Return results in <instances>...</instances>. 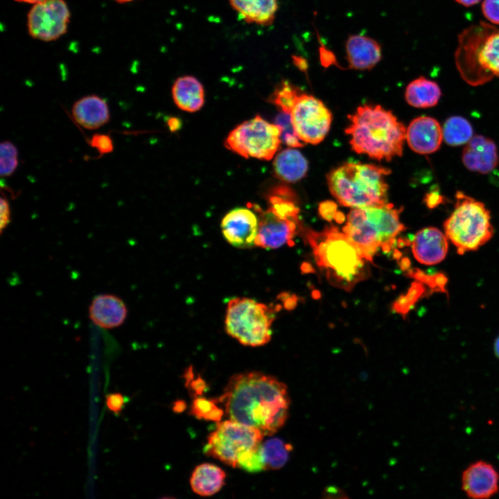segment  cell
<instances>
[{
    "mask_svg": "<svg viewBox=\"0 0 499 499\" xmlns=\"http://www.w3.org/2000/svg\"><path fill=\"white\" fill-rule=\"evenodd\" d=\"M218 401L229 419L256 429L264 436L277 432L288 417L286 385L261 372L234 375Z\"/></svg>",
    "mask_w": 499,
    "mask_h": 499,
    "instance_id": "cell-1",
    "label": "cell"
},
{
    "mask_svg": "<svg viewBox=\"0 0 499 499\" xmlns=\"http://www.w3.org/2000/svg\"><path fill=\"white\" fill-rule=\"evenodd\" d=\"M317 266L333 286L350 291L368 274L366 260L358 247L335 226L321 231L302 228Z\"/></svg>",
    "mask_w": 499,
    "mask_h": 499,
    "instance_id": "cell-2",
    "label": "cell"
},
{
    "mask_svg": "<svg viewBox=\"0 0 499 499\" xmlns=\"http://www.w3.org/2000/svg\"><path fill=\"white\" fill-rule=\"evenodd\" d=\"M349 119L345 132L351 137L355 152L379 161L402 155L407 129L391 111L380 105H365Z\"/></svg>",
    "mask_w": 499,
    "mask_h": 499,
    "instance_id": "cell-3",
    "label": "cell"
},
{
    "mask_svg": "<svg viewBox=\"0 0 499 499\" xmlns=\"http://www.w3.org/2000/svg\"><path fill=\"white\" fill-rule=\"evenodd\" d=\"M401 210L388 202L380 206L353 208L347 215L342 231L362 256L372 261L380 247L385 252L391 251L396 236L405 230L400 220Z\"/></svg>",
    "mask_w": 499,
    "mask_h": 499,
    "instance_id": "cell-4",
    "label": "cell"
},
{
    "mask_svg": "<svg viewBox=\"0 0 499 499\" xmlns=\"http://www.w3.org/2000/svg\"><path fill=\"white\" fill-rule=\"evenodd\" d=\"M391 170L369 164L346 162L327 175L329 190L345 207L364 208L387 203L385 176Z\"/></svg>",
    "mask_w": 499,
    "mask_h": 499,
    "instance_id": "cell-5",
    "label": "cell"
},
{
    "mask_svg": "<svg viewBox=\"0 0 499 499\" xmlns=\"http://www.w3.org/2000/svg\"><path fill=\"white\" fill-rule=\"evenodd\" d=\"M455 60L462 77L471 85L499 77V29L483 21L464 29L458 37Z\"/></svg>",
    "mask_w": 499,
    "mask_h": 499,
    "instance_id": "cell-6",
    "label": "cell"
},
{
    "mask_svg": "<svg viewBox=\"0 0 499 499\" xmlns=\"http://www.w3.org/2000/svg\"><path fill=\"white\" fill-rule=\"evenodd\" d=\"M454 209L444 231L459 254L478 250L493 236L491 215L485 205L462 191L455 194Z\"/></svg>",
    "mask_w": 499,
    "mask_h": 499,
    "instance_id": "cell-7",
    "label": "cell"
},
{
    "mask_svg": "<svg viewBox=\"0 0 499 499\" xmlns=\"http://www.w3.org/2000/svg\"><path fill=\"white\" fill-rule=\"evenodd\" d=\"M276 310L247 297L231 299L225 315L227 333L240 343L259 347L271 339V326Z\"/></svg>",
    "mask_w": 499,
    "mask_h": 499,
    "instance_id": "cell-8",
    "label": "cell"
},
{
    "mask_svg": "<svg viewBox=\"0 0 499 499\" xmlns=\"http://www.w3.org/2000/svg\"><path fill=\"white\" fill-rule=\"evenodd\" d=\"M264 435L258 430L233 420L218 421L204 447L206 455L232 467L253 454L262 443Z\"/></svg>",
    "mask_w": 499,
    "mask_h": 499,
    "instance_id": "cell-9",
    "label": "cell"
},
{
    "mask_svg": "<svg viewBox=\"0 0 499 499\" xmlns=\"http://www.w3.org/2000/svg\"><path fill=\"white\" fill-rule=\"evenodd\" d=\"M281 129L260 116L244 121L228 134L225 146L245 157L270 160L280 147Z\"/></svg>",
    "mask_w": 499,
    "mask_h": 499,
    "instance_id": "cell-10",
    "label": "cell"
},
{
    "mask_svg": "<svg viewBox=\"0 0 499 499\" xmlns=\"http://www.w3.org/2000/svg\"><path fill=\"white\" fill-rule=\"evenodd\" d=\"M290 115L298 137L304 143L314 145L325 138L332 121L331 112L322 100L302 92L295 102Z\"/></svg>",
    "mask_w": 499,
    "mask_h": 499,
    "instance_id": "cell-11",
    "label": "cell"
},
{
    "mask_svg": "<svg viewBox=\"0 0 499 499\" xmlns=\"http://www.w3.org/2000/svg\"><path fill=\"white\" fill-rule=\"evenodd\" d=\"M69 19L70 11L64 0H44L30 9L28 31L35 39L54 41L67 33Z\"/></svg>",
    "mask_w": 499,
    "mask_h": 499,
    "instance_id": "cell-12",
    "label": "cell"
},
{
    "mask_svg": "<svg viewBox=\"0 0 499 499\" xmlns=\"http://www.w3.org/2000/svg\"><path fill=\"white\" fill-rule=\"evenodd\" d=\"M259 218V229L255 245L263 249H277L286 244L292 245L296 234L302 230L299 219L281 216L270 208L263 210L251 205Z\"/></svg>",
    "mask_w": 499,
    "mask_h": 499,
    "instance_id": "cell-13",
    "label": "cell"
},
{
    "mask_svg": "<svg viewBox=\"0 0 499 499\" xmlns=\"http://www.w3.org/2000/svg\"><path fill=\"white\" fill-rule=\"evenodd\" d=\"M221 229L223 236L231 245L242 249L251 247L255 245L258 234V216L254 210L235 208L224 216Z\"/></svg>",
    "mask_w": 499,
    "mask_h": 499,
    "instance_id": "cell-14",
    "label": "cell"
},
{
    "mask_svg": "<svg viewBox=\"0 0 499 499\" xmlns=\"http://www.w3.org/2000/svg\"><path fill=\"white\" fill-rule=\"evenodd\" d=\"M462 489L471 498H489L498 491L499 474L491 464L475 462L462 473Z\"/></svg>",
    "mask_w": 499,
    "mask_h": 499,
    "instance_id": "cell-15",
    "label": "cell"
},
{
    "mask_svg": "<svg viewBox=\"0 0 499 499\" xmlns=\"http://www.w3.org/2000/svg\"><path fill=\"white\" fill-rule=\"evenodd\" d=\"M344 46L345 59L350 69L371 70L382 60L380 44L367 35H350L346 40Z\"/></svg>",
    "mask_w": 499,
    "mask_h": 499,
    "instance_id": "cell-16",
    "label": "cell"
},
{
    "mask_svg": "<svg viewBox=\"0 0 499 499\" xmlns=\"http://www.w3.org/2000/svg\"><path fill=\"white\" fill-rule=\"evenodd\" d=\"M443 139L442 128L439 123L430 116H419L413 119L406 130V140L410 148L421 155L437 151Z\"/></svg>",
    "mask_w": 499,
    "mask_h": 499,
    "instance_id": "cell-17",
    "label": "cell"
},
{
    "mask_svg": "<svg viewBox=\"0 0 499 499\" xmlns=\"http://www.w3.org/2000/svg\"><path fill=\"white\" fill-rule=\"evenodd\" d=\"M411 245L417 261L423 265H432L439 263L446 258L448 239L439 229L429 227L417 231Z\"/></svg>",
    "mask_w": 499,
    "mask_h": 499,
    "instance_id": "cell-18",
    "label": "cell"
},
{
    "mask_svg": "<svg viewBox=\"0 0 499 499\" xmlns=\"http://www.w3.org/2000/svg\"><path fill=\"white\" fill-rule=\"evenodd\" d=\"M128 308L125 302L112 294L96 295L89 307V317L97 326L112 329L122 325L126 319Z\"/></svg>",
    "mask_w": 499,
    "mask_h": 499,
    "instance_id": "cell-19",
    "label": "cell"
},
{
    "mask_svg": "<svg viewBox=\"0 0 499 499\" xmlns=\"http://www.w3.org/2000/svg\"><path fill=\"white\" fill-rule=\"evenodd\" d=\"M462 159L469 170L480 173L492 171L499 161L495 143L482 135L473 137L466 143Z\"/></svg>",
    "mask_w": 499,
    "mask_h": 499,
    "instance_id": "cell-20",
    "label": "cell"
},
{
    "mask_svg": "<svg viewBox=\"0 0 499 499\" xmlns=\"http://www.w3.org/2000/svg\"><path fill=\"white\" fill-rule=\"evenodd\" d=\"M71 113L74 121L89 130L98 129L110 121V113L105 99L95 95H87L76 100Z\"/></svg>",
    "mask_w": 499,
    "mask_h": 499,
    "instance_id": "cell-21",
    "label": "cell"
},
{
    "mask_svg": "<svg viewBox=\"0 0 499 499\" xmlns=\"http://www.w3.org/2000/svg\"><path fill=\"white\" fill-rule=\"evenodd\" d=\"M231 8L249 24L271 25L279 8V0H229Z\"/></svg>",
    "mask_w": 499,
    "mask_h": 499,
    "instance_id": "cell-22",
    "label": "cell"
},
{
    "mask_svg": "<svg viewBox=\"0 0 499 499\" xmlns=\"http://www.w3.org/2000/svg\"><path fill=\"white\" fill-rule=\"evenodd\" d=\"M172 96L175 105L182 110L197 112L204 103V87L194 76H184L175 81Z\"/></svg>",
    "mask_w": 499,
    "mask_h": 499,
    "instance_id": "cell-23",
    "label": "cell"
},
{
    "mask_svg": "<svg viewBox=\"0 0 499 499\" xmlns=\"http://www.w3.org/2000/svg\"><path fill=\"white\" fill-rule=\"evenodd\" d=\"M308 161L297 150L287 148L279 152L274 159L275 176L286 182H296L304 178L308 171Z\"/></svg>",
    "mask_w": 499,
    "mask_h": 499,
    "instance_id": "cell-24",
    "label": "cell"
},
{
    "mask_svg": "<svg viewBox=\"0 0 499 499\" xmlns=\"http://www.w3.org/2000/svg\"><path fill=\"white\" fill-rule=\"evenodd\" d=\"M225 478L226 474L222 469L212 464L204 463L194 469L190 484L195 493L209 496L221 489Z\"/></svg>",
    "mask_w": 499,
    "mask_h": 499,
    "instance_id": "cell-25",
    "label": "cell"
},
{
    "mask_svg": "<svg viewBox=\"0 0 499 499\" xmlns=\"http://www.w3.org/2000/svg\"><path fill=\"white\" fill-rule=\"evenodd\" d=\"M441 95V89L437 83L424 76H419L411 81L405 91L408 103L419 108L436 105Z\"/></svg>",
    "mask_w": 499,
    "mask_h": 499,
    "instance_id": "cell-26",
    "label": "cell"
},
{
    "mask_svg": "<svg viewBox=\"0 0 499 499\" xmlns=\"http://www.w3.org/2000/svg\"><path fill=\"white\" fill-rule=\"evenodd\" d=\"M292 446L281 439H270L261 443L259 453L263 470H277L283 467L288 460Z\"/></svg>",
    "mask_w": 499,
    "mask_h": 499,
    "instance_id": "cell-27",
    "label": "cell"
},
{
    "mask_svg": "<svg viewBox=\"0 0 499 499\" xmlns=\"http://www.w3.org/2000/svg\"><path fill=\"white\" fill-rule=\"evenodd\" d=\"M443 139L450 146L466 144L473 137V128L464 118L454 116L448 118L442 128Z\"/></svg>",
    "mask_w": 499,
    "mask_h": 499,
    "instance_id": "cell-28",
    "label": "cell"
},
{
    "mask_svg": "<svg viewBox=\"0 0 499 499\" xmlns=\"http://www.w3.org/2000/svg\"><path fill=\"white\" fill-rule=\"evenodd\" d=\"M301 93L299 88L287 80H283L277 85L269 100L281 112L290 114L295 102Z\"/></svg>",
    "mask_w": 499,
    "mask_h": 499,
    "instance_id": "cell-29",
    "label": "cell"
},
{
    "mask_svg": "<svg viewBox=\"0 0 499 499\" xmlns=\"http://www.w3.org/2000/svg\"><path fill=\"white\" fill-rule=\"evenodd\" d=\"M0 175L1 177H10L18 167V149L11 141H3L0 145Z\"/></svg>",
    "mask_w": 499,
    "mask_h": 499,
    "instance_id": "cell-30",
    "label": "cell"
},
{
    "mask_svg": "<svg viewBox=\"0 0 499 499\" xmlns=\"http://www.w3.org/2000/svg\"><path fill=\"white\" fill-rule=\"evenodd\" d=\"M191 411L198 419L213 421H220L223 414L222 410L217 405L216 400L204 398L195 399Z\"/></svg>",
    "mask_w": 499,
    "mask_h": 499,
    "instance_id": "cell-31",
    "label": "cell"
},
{
    "mask_svg": "<svg viewBox=\"0 0 499 499\" xmlns=\"http://www.w3.org/2000/svg\"><path fill=\"white\" fill-rule=\"evenodd\" d=\"M281 129V142L290 148H299L304 146V143L298 137L291 122L290 115L288 113L281 112L275 119V123Z\"/></svg>",
    "mask_w": 499,
    "mask_h": 499,
    "instance_id": "cell-32",
    "label": "cell"
},
{
    "mask_svg": "<svg viewBox=\"0 0 499 499\" xmlns=\"http://www.w3.org/2000/svg\"><path fill=\"white\" fill-rule=\"evenodd\" d=\"M422 292V288L419 283H413L405 295H401L393 304L392 310L403 316H405L410 307L415 303Z\"/></svg>",
    "mask_w": 499,
    "mask_h": 499,
    "instance_id": "cell-33",
    "label": "cell"
},
{
    "mask_svg": "<svg viewBox=\"0 0 499 499\" xmlns=\"http://www.w3.org/2000/svg\"><path fill=\"white\" fill-rule=\"evenodd\" d=\"M88 144L98 152L100 157L112 152L114 148L112 139L109 134H94L89 139Z\"/></svg>",
    "mask_w": 499,
    "mask_h": 499,
    "instance_id": "cell-34",
    "label": "cell"
},
{
    "mask_svg": "<svg viewBox=\"0 0 499 499\" xmlns=\"http://www.w3.org/2000/svg\"><path fill=\"white\" fill-rule=\"evenodd\" d=\"M128 401V397L120 392H111L105 396V405L108 411L119 416Z\"/></svg>",
    "mask_w": 499,
    "mask_h": 499,
    "instance_id": "cell-35",
    "label": "cell"
},
{
    "mask_svg": "<svg viewBox=\"0 0 499 499\" xmlns=\"http://www.w3.org/2000/svg\"><path fill=\"white\" fill-rule=\"evenodd\" d=\"M482 12L489 22L499 25V0H483Z\"/></svg>",
    "mask_w": 499,
    "mask_h": 499,
    "instance_id": "cell-36",
    "label": "cell"
},
{
    "mask_svg": "<svg viewBox=\"0 0 499 499\" xmlns=\"http://www.w3.org/2000/svg\"><path fill=\"white\" fill-rule=\"evenodd\" d=\"M318 210L320 216L329 222L334 220L338 212L337 204L330 200L321 202L319 205Z\"/></svg>",
    "mask_w": 499,
    "mask_h": 499,
    "instance_id": "cell-37",
    "label": "cell"
},
{
    "mask_svg": "<svg viewBox=\"0 0 499 499\" xmlns=\"http://www.w3.org/2000/svg\"><path fill=\"white\" fill-rule=\"evenodd\" d=\"M0 233L3 234V230L11 222V211L10 204L6 198H0Z\"/></svg>",
    "mask_w": 499,
    "mask_h": 499,
    "instance_id": "cell-38",
    "label": "cell"
},
{
    "mask_svg": "<svg viewBox=\"0 0 499 499\" xmlns=\"http://www.w3.org/2000/svg\"><path fill=\"white\" fill-rule=\"evenodd\" d=\"M424 202L428 208L433 209L444 202V196L437 190H433L426 195Z\"/></svg>",
    "mask_w": 499,
    "mask_h": 499,
    "instance_id": "cell-39",
    "label": "cell"
},
{
    "mask_svg": "<svg viewBox=\"0 0 499 499\" xmlns=\"http://www.w3.org/2000/svg\"><path fill=\"white\" fill-rule=\"evenodd\" d=\"M455 1L464 6L469 7V6H473L478 3L481 0H455Z\"/></svg>",
    "mask_w": 499,
    "mask_h": 499,
    "instance_id": "cell-40",
    "label": "cell"
},
{
    "mask_svg": "<svg viewBox=\"0 0 499 499\" xmlns=\"http://www.w3.org/2000/svg\"><path fill=\"white\" fill-rule=\"evenodd\" d=\"M178 122L176 119H170L168 121V125L171 130H175L178 128Z\"/></svg>",
    "mask_w": 499,
    "mask_h": 499,
    "instance_id": "cell-41",
    "label": "cell"
},
{
    "mask_svg": "<svg viewBox=\"0 0 499 499\" xmlns=\"http://www.w3.org/2000/svg\"><path fill=\"white\" fill-rule=\"evenodd\" d=\"M493 349L496 356L499 358V335L494 342Z\"/></svg>",
    "mask_w": 499,
    "mask_h": 499,
    "instance_id": "cell-42",
    "label": "cell"
},
{
    "mask_svg": "<svg viewBox=\"0 0 499 499\" xmlns=\"http://www.w3.org/2000/svg\"><path fill=\"white\" fill-rule=\"evenodd\" d=\"M334 220L338 223H342L344 220V216L341 211H338Z\"/></svg>",
    "mask_w": 499,
    "mask_h": 499,
    "instance_id": "cell-43",
    "label": "cell"
},
{
    "mask_svg": "<svg viewBox=\"0 0 499 499\" xmlns=\"http://www.w3.org/2000/svg\"><path fill=\"white\" fill-rule=\"evenodd\" d=\"M14 1H17V2L30 3V4H33H33H35V3H39V2H40V1H44V0H14Z\"/></svg>",
    "mask_w": 499,
    "mask_h": 499,
    "instance_id": "cell-44",
    "label": "cell"
},
{
    "mask_svg": "<svg viewBox=\"0 0 499 499\" xmlns=\"http://www.w3.org/2000/svg\"><path fill=\"white\" fill-rule=\"evenodd\" d=\"M114 1L119 2V3H126V2L132 1L134 0H114Z\"/></svg>",
    "mask_w": 499,
    "mask_h": 499,
    "instance_id": "cell-45",
    "label": "cell"
}]
</instances>
